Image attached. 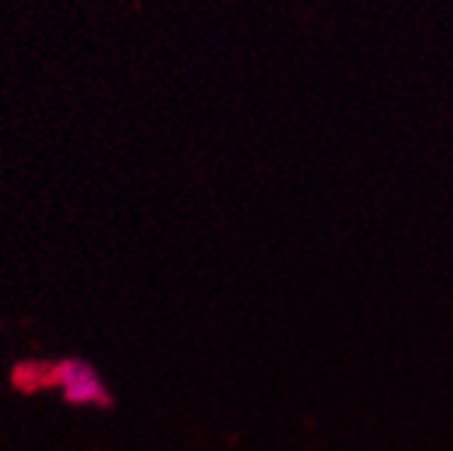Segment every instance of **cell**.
Masks as SVG:
<instances>
[{
    "instance_id": "6da1fadb",
    "label": "cell",
    "mask_w": 453,
    "mask_h": 451,
    "mask_svg": "<svg viewBox=\"0 0 453 451\" xmlns=\"http://www.w3.org/2000/svg\"><path fill=\"white\" fill-rule=\"evenodd\" d=\"M60 386L63 398L73 406H108V389L92 365L81 360H63L54 365H17V386L30 392L35 386Z\"/></svg>"
}]
</instances>
